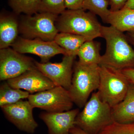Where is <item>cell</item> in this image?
<instances>
[{
  "mask_svg": "<svg viewBox=\"0 0 134 134\" xmlns=\"http://www.w3.org/2000/svg\"><path fill=\"white\" fill-rule=\"evenodd\" d=\"M102 37L106 42L105 52L99 66L121 71L134 67V50L123 32L112 26H102Z\"/></svg>",
  "mask_w": 134,
  "mask_h": 134,
  "instance_id": "cell-1",
  "label": "cell"
},
{
  "mask_svg": "<svg viewBox=\"0 0 134 134\" xmlns=\"http://www.w3.org/2000/svg\"><path fill=\"white\" fill-rule=\"evenodd\" d=\"M55 25L59 32L83 36L88 40L102 37V25L96 15L83 9L65 10L59 15Z\"/></svg>",
  "mask_w": 134,
  "mask_h": 134,
  "instance_id": "cell-2",
  "label": "cell"
},
{
  "mask_svg": "<svg viewBox=\"0 0 134 134\" xmlns=\"http://www.w3.org/2000/svg\"><path fill=\"white\" fill-rule=\"evenodd\" d=\"M114 122L112 108L93 92L76 118L75 126L89 134H98Z\"/></svg>",
  "mask_w": 134,
  "mask_h": 134,
  "instance_id": "cell-3",
  "label": "cell"
},
{
  "mask_svg": "<svg viewBox=\"0 0 134 134\" xmlns=\"http://www.w3.org/2000/svg\"><path fill=\"white\" fill-rule=\"evenodd\" d=\"M99 65L75 62L71 86L68 91L73 103L83 108L99 83Z\"/></svg>",
  "mask_w": 134,
  "mask_h": 134,
  "instance_id": "cell-4",
  "label": "cell"
},
{
  "mask_svg": "<svg viewBox=\"0 0 134 134\" xmlns=\"http://www.w3.org/2000/svg\"><path fill=\"white\" fill-rule=\"evenodd\" d=\"M99 69L97 92L102 100L112 108L123 100L130 82L121 71L99 66Z\"/></svg>",
  "mask_w": 134,
  "mask_h": 134,
  "instance_id": "cell-5",
  "label": "cell"
},
{
  "mask_svg": "<svg viewBox=\"0 0 134 134\" xmlns=\"http://www.w3.org/2000/svg\"><path fill=\"white\" fill-rule=\"evenodd\" d=\"M58 16L48 12L26 15L19 25V32L24 38L54 41L59 32L55 25Z\"/></svg>",
  "mask_w": 134,
  "mask_h": 134,
  "instance_id": "cell-6",
  "label": "cell"
},
{
  "mask_svg": "<svg viewBox=\"0 0 134 134\" xmlns=\"http://www.w3.org/2000/svg\"><path fill=\"white\" fill-rule=\"evenodd\" d=\"M28 99L34 108L50 113L69 111L72 109L74 104L68 90L59 86L30 94Z\"/></svg>",
  "mask_w": 134,
  "mask_h": 134,
  "instance_id": "cell-7",
  "label": "cell"
},
{
  "mask_svg": "<svg viewBox=\"0 0 134 134\" xmlns=\"http://www.w3.org/2000/svg\"><path fill=\"white\" fill-rule=\"evenodd\" d=\"M35 61L10 47L0 50V80L7 81L36 68Z\"/></svg>",
  "mask_w": 134,
  "mask_h": 134,
  "instance_id": "cell-8",
  "label": "cell"
},
{
  "mask_svg": "<svg viewBox=\"0 0 134 134\" xmlns=\"http://www.w3.org/2000/svg\"><path fill=\"white\" fill-rule=\"evenodd\" d=\"M76 56L64 55L60 62H38L35 61L36 68L55 86L63 87L69 90L72 83L74 61Z\"/></svg>",
  "mask_w": 134,
  "mask_h": 134,
  "instance_id": "cell-9",
  "label": "cell"
},
{
  "mask_svg": "<svg viewBox=\"0 0 134 134\" xmlns=\"http://www.w3.org/2000/svg\"><path fill=\"white\" fill-rule=\"evenodd\" d=\"M12 46L20 53H29L37 55L41 62H48L49 59L57 54L68 55L66 51L55 41H46L40 39H29L18 37Z\"/></svg>",
  "mask_w": 134,
  "mask_h": 134,
  "instance_id": "cell-10",
  "label": "cell"
},
{
  "mask_svg": "<svg viewBox=\"0 0 134 134\" xmlns=\"http://www.w3.org/2000/svg\"><path fill=\"white\" fill-rule=\"evenodd\" d=\"M1 108L7 119L19 130L33 134L38 127L34 118V108L29 100H21Z\"/></svg>",
  "mask_w": 134,
  "mask_h": 134,
  "instance_id": "cell-11",
  "label": "cell"
},
{
  "mask_svg": "<svg viewBox=\"0 0 134 134\" xmlns=\"http://www.w3.org/2000/svg\"><path fill=\"white\" fill-rule=\"evenodd\" d=\"M7 82L12 88L24 90L32 93L50 90L55 86L36 67L17 77L7 80Z\"/></svg>",
  "mask_w": 134,
  "mask_h": 134,
  "instance_id": "cell-12",
  "label": "cell"
},
{
  "mask_svg": "<svg viewBox=\"0 0 134 134\" xmlns=\"http://www.w3.org/2000/svg\"><path fill=\"white\" fill-rule=\"evenodd\" d=\"M79 112L78 108L61 112H44L39 117L48 128V134H69Z\"/></svg>",
  "mask_w": 134,
  "mask_h": 134,
  "instance_id": "cell-13",
  "label": "cell"
},
{
  "mask_svg": "<svg viewBox=\"0 0 134 134\" xmlns=\"http://www.w3.org/2000/svg\"><path fill=\"white\" fill-rule=\"evenodd\" d=\"M114 122L120 124L134 122V83L130 82L123 100L112 108Z\"/></svg>",
  "mask_w": 134,
  "mask_h": 134,
  "instance_id": "cell-14",
  "label": "cell"
},
{
  "mask_svg": "<svg viewBox=\"0 0 134 134\" xmlns=\"http://www.w3.org/2000/svg\"><path fill=\"white\" fill-rule=\"evenodd\" d=\"M19 26L16 19L11 15H1L0 48L9 47L18 38Z\"/></svg>",
  "mask_w": 134,
  "mask_h": 134,
  "instance_id": "cell-15",
  "label": "cell"
},
{
  "mask_svg": "<svg viewBox=\"0 0 134 134\" xmlns=\"http://www.w3.org/2000/svg\"><path fill=\"white\" fill-rule=\"evenodd\" d=\"M105 23L121 32H134V9L122 8L110 11Z\"/></svg>",
  "mask_w": 134,
  "mask_h": 134,
  "instance_id": "cell-16",
  "label": "cell"
},
{
  "mask_svg": "<svg viewBox=\"0 0 134 134\" xmlns=\"http://www.w3.org/2000/svg\"><path fill=\"white\" fill-rule=\"evenodd\" d=\"M88 40L83 36L64 32L58 33L54 40L58 45L66 51L68 55L76 56L82 45Z\"/></svg>",
  "mask_w": 134,
  "mask_h": 134,
  "instance_id": "cell-17",
  "label": "cell"
},
{
  "mask_svg": "<svg viewBox=\"0 0 134 134\" xmlns=\"http://www.w3.org/2000/svg\"><path fill=\"white\" fill-rule=\"evenodd\" d=\"M93 40L85 41L79 48L77 55L79 62L88 65H99L101 57L100 44Z\"/></svg>",
  "mask_w": 134,
  "mask_h": 134,
  "instance_id": "cell-18",
  "label": "cell"
},
{
  "mask_svg": "<svg viewBox=\"0 0 134 134\" xmlns=\"http://www.w3.org/2000/svg\"><path fill=\"white\" fill-rule=\"evenodd\" d=\"M30 93L21 89L12 88L5 82L0 87V106L11 104L28 98L30 95Z\"/></svg>",
  "mask_w": 134,
  "mask_h": 134,
  "instance_id": "cell-19",
  "label": "cell"
},
{
  "mask_svg": "<svg viewBox=\"0 0 134 134\" xmlns=\"http://www.w3.org/2000/svg\"><path fill=\"white\" fill-rule=\"evenodd\" d=\"M41 0H9V4L17 15H32L38 13Z\"/></svg>",
  "mask_w": 134,
  "mask_h": 134,
  "instance_id": "cell-20",
  "label": "cell"
},
{
  "mask_svg": "<svg viewBox=\"0 0 134 134\" xmlns=\"http://www.w3.org/2000/svg\"><path fill=\"white\" fill-rule=\"evenodd\" d=\"M107 0H83L82 9L100 17L105 23L110 11Z\"/></svg>",
  "mask_w": 134,
  "mask_h": 134,
  "instance_id": "cell-21",
  "label": "cell"
},
{
  "mask_svg": "<svg viewBox=\"0 0 134 134\" xmlns=\"http://www.w3.org/2000/svg\"><path fill=\"white\" fill-rule=\"evenodd\" d=\"M65 0H41L39 12L59 15L66 10Z\"/></svg>",
  "mask_w": 134,
  "mask_h": 134,
  "instance_id": "cell-22",
  "label": "cell"
},
{
  "mask_svg": "<svg viewBox=\"0 0 134 134\" xmlns=\"http://www.w3.org/2000/svg\"><path fill=\"white\" fill-rule=\"evenodd\" d=\"M106 134H134V122L120 124L114 122L107 127Z\"/></svg>",
  "mask_w": 134,
  "mask_h": 134,
  "instance_id": "cell-23",
  "label": "cell"
},
{
  "mask_svg": "<svg viewBox=\"0 0 134 134\" xmlns=\"http://www.w3.org/2000/svg\"><path fill=\"white\" fill-rule=\"evenodd\" d=\"M83 2V0H65V7L71 10L82 9Z\"/></svg>",
  "mask_w": 134,
  "mask_h": 134,
  "instance_id": "cell-24",
  "label": "cell"
},
{
  "mask_svg": "<svg viewBox=\"0 0 134 134\" xmlns=\"http://www.w3.org/2000/svg\"><path fill=\"white\" fill-rule=\"evenodd\" d=\"M110 6V11L115 12L122 9L128 0H107Z\"/></svg>",
  "mask_w": 134,
  "mask_h": 134,
  "instance_id": "cell-25",
  "label": "cell"
},
{
  "mask_svg": "<svg viewBox=\"0 0 134 134\" xmlns=\"http://www.w3.org/2000/svg\"><path fill=\"white\" fill-rule=\"evenodd\" d=\"M121 72L125 75L130 82L134 83V67L123 70Z\"/></svg>",
  "mask_w": 134,
  "mask_h": 134,
  "instance_id": "cell-26",
  "label": "cell"
},
{
  "mask_svg": "<svg viewBox=\"0 0 134 134\" xmlns=\"http://www.w3.org/2000/svg\"><path fill=\"white\" fill-rule=\"evenodd\" d=\"M70 133L72 134H89L76 126L70 130Z\"/></svg>",
  "mask_w": 134,
  "mask_h": 134,
  "instance_id": "cell-27",
  "label": "cell"
},
{
  "mask_svg": "<svg viewBox=\"0 0 134 134\" xmlns=\"http://www.w3.org/2000/svg\"><path fill=\"white\" fill-rule=\"evenodd\" d=\"M123 8L134 9V0H128Z\"/></svg>",
  "mask_w": 134,
  "mask_h": 134,
  "instance_id": "cell-28",
  "label": "cell"
},
{
  "mask_svg": "<svg viewBox=\"0 0 134 134\" xmlns=\"http://www.w3.org/2000/svg\"><path fill=\"white\" fill-rule=\"evenodd\" d=\"M129 35L130 36V37H131L132 38L133 41H134V32H132V33L130 32Z\"/></svg>",
  "mask_w": 134,
  "mask_h": 134,
  "instance_id": "cell-29",
  "label": "cell"
},
{
  "mask_svg": "<svg viewBox=\"0 0 134 134\" xmlns=\"http://www.w3.org/2000/svg\"><path fill=\"white\" fill-rule=\"evenodd\" d=\"M69 134H72L70 133Z\"/></svg>",
  "mask_w": 134,
  "mask_h": 134,
  "instance_id": "cell-30",
  "label": "cell"
}]
</instances>
